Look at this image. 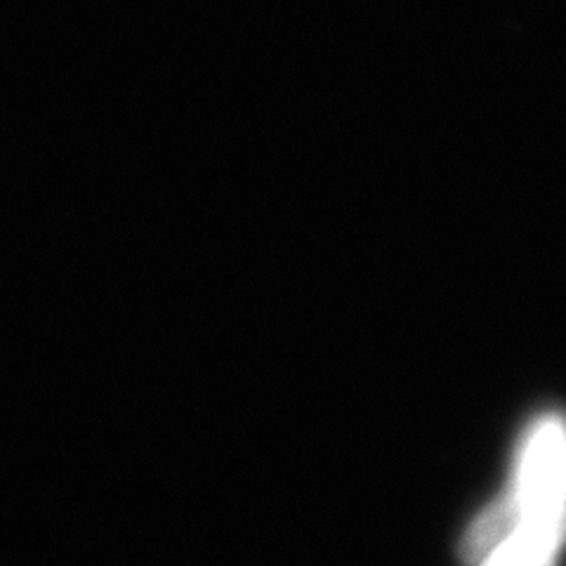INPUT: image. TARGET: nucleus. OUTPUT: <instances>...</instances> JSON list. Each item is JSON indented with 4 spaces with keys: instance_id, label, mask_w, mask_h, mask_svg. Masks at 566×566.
I'll use <instances>...</instances> for the list:
<instances>
[{
    "instance_id": "1",
    "label": "nucleus",
    "mask_w": 566,
    "mask_h": 566,
    "mask_svg": "<svg viewBox=\"0 0 566 566\" xmlns=\"http://www.w3.org/2000/svg\"><path fill=\"white\" fill-rule=\"evenodd\" d=\"M503 536L474 566H557L566 543V420L531 424L501 499Z\"/></svg>"
}]
</instances>
